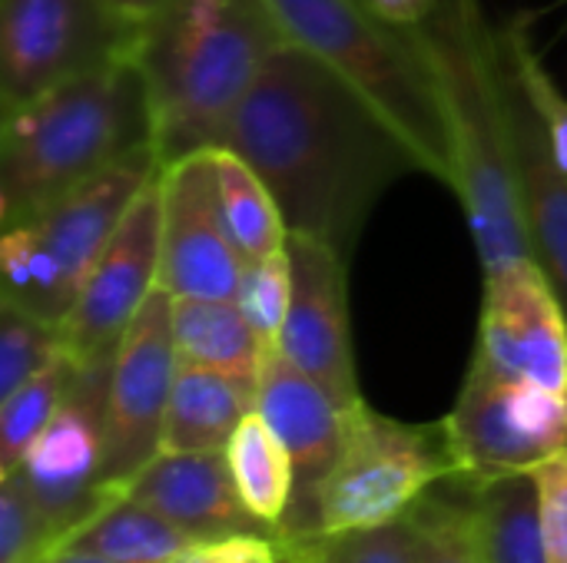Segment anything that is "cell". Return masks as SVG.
<instances>
[{"mask_svg": "<svg viewBox=\"0 0 567 563\" xmlns=\"http://www.w3.org/2000/svg\"><path fill=\"white\" fill-rule=\"evenodd\" d=\"M219 149L269 186L289 232L352 259L379 196L422 173L399 133L329 63L286 40L233 113Z\"/></svg>", "mask_w": 567, "mask_h": 563, "instance_id": "1", "label": "cell"}, {"mask_svg": "<svg viewBox=\"0 0 567 563\" xmlns=\"http://www.w3.org/2000/svg\"><path fill=\"white\" fill-rule=\"evenodd\" d=\"M412 30L435 76L452 146V189L465 209L482 272L535 259L515 176L498 33L482 0H435Z\"/></svg>", "mask_w": 567, "mask_h": 563, "instance_id": "2", "label": "cell"}, {"mask_svg": "<svg viewBox=\"0 0 567 563\" xmlns=\"http://www.w3.org/2000/svg\"><path fill=\"white\" fill-rule=\"evenodd\" d=\"M266 0H169L136 40L159 166L219 149L266 60L286 43Z\"/></svg>", "mask_w": 567, "mask_h": 563, "instance_id": "3", "label": "cell"}, {"mask_svg": "<svg viewBox=\"0 0 567 563\" xmlns=\"http://www.w3.org/2000/svg\"><path fill=\"white\" fill-rule=\"evenodd\" d=\"M153 146L150 86L133 53L86 70L3 113L0 219L20 226Z\"/></svg>", "mask_w": 567, "mask_h": 563, "instance_id": "4", "label": "cell"}, {"mask_svg": "<svg viewBox=\"0 0 567 563\" xmlns=\"http://www.w3.org/2000/svg\"><path fill=\"white\" fill-rule=\"evenodd\" d=\"M286 37L329 63L415 153L422 173L452 186V146L429 56L412 27L369 0H266Z\"/></svg>", "mask_w": 567, "mask_h": 563, "instance_id": "5", "label": "cell"}, {"mask_svg": "<svg viewBox=\"0 0 567 563\" xmlns=\"http://www.w3.org/2000/svg\"><path fill=\"white\" fill-rule=\"evenodd\" d=\"M159 169L156 149H140L70 196L56 199L33 219L3 229V299L63 329L100 252Z\"/></svg>", "mask_w": 567, "mask_h": 563, "instance_id": "6", "label": "cell"}, {"mask_svg": "<svg viewBox=\"0 0 567 563\" xmlns=\"http://www.w3.org/2000/svg\"><path fill=\"white\" fill-rule=\"evenodd\" d=\"M452 478L458 465L445 421L405 425L362 402L349 411L339 461L319 491V538L395 524Z\"/></svg>", "mask_w": 567, "mask_h": 563, "instance_id": "7", "label": "cell"}, {"mask_svg": "<svg viewBox=\"0 0 567 563\" xmlns=\"http://www.w3.org/2000/svg\"><path fill=\"white\" fill-rule=\"evenodd\" d=\"M140 30L110 0H0L3 113L133 53Z\"/></svg>", "mask_w": 567, "mask_h": 563, "instance_id": "8", "label": "cell"}, {"mask_svg": "<svg viewBox=\"0 0 567 563\" xmlns=\"http://www.w3.org/2000/svg\"><path fill=\"white\" fill-rule=\"evenodd\" d=\"M458 481L482 484L535 471L567 451V395L492 372L472 355L458 402L445 418Z\"/></svg>", "mask_w": 567, "mask_h": 563, "instance_id": "9", "label": "cell"}, {"mask_svg": "<svg viewBox=\"0 0 567 563\" xmlns=\"http://www.w3.org/2000/svg\"><path fill=\"white\" fill-rule=\"evenodd\" d=\"M173 302L176 299L156 285L116 345L100 468L103 491L126 494L130 481L159 455L169 392L179 365Z\"/></svg>", "mask_w": 567, "mask_h": 563, "instance_id": "10", "label": "cell"}, {"mask_svg": "<svg viewBox=\"0 0 567 563\" xmlns=\"http://www.w3.org/2000/svg\"><path fill=\"white\" fill-rule=\"evenodd\" d=\"M110 368L113 358L80 365L63 405L17 468L56 538V551L110 498H116L100 488Z\"/></svg>", "mask_w": 567, "mask_h": 563, "instance_id": "11", "label": "cell"}, {"mask_svg": "<svg viewBox=\"0 0 567 563\" xmlns=\"http://www.w3.org/2000/svg\"><path fill=\"white\" fill-rule=\"evenodd\" d=\"M159 289L173 299H236L246 259L236 249L216 179V159L193 153L159 169Z\"/></svg>", "mask_w": 567, "mask_h": 563, "instance_id": "12", "label": "cell"}, {"mask_svg": "<svg viewBox=\"0 0 567 563\" xmlns=\"http://www.w3.org/2000/svg\"><path fill=\"white\" fill-rule=\"evenodd\" d=\"M292 295L276 348L322 385L342 411L362 405L352 329H349V259L312 239L289 232L286 239Z\"/></svg>", "mask_w": 567, "mask_h": 563, "instance_id": "13", "label": "cell"}, {"mask_svg": "<svg viewBox=\"0 0 567 563\" xmlns=\"http://www.w3.org/2000/svg\"><path fill=\"white\" fill-rule=\"evenodd\" d=\"M159 219L163 186L156 173L100 252L63 322V345L80 365L113 358L123 332L153 295L159 282Z\"/></svg>", "mask_w": 567, "mask_h": 563, "instance_id": "14", "label": "cell"}, {"mask_svg": "<svg viewBox=\"0 0 567 563\" xmlns=\"http://www.w3.org/2000/svg\"><path fill=\"white\" fill-rule=\"evenodd\" d=\"M475 358L505 378L567 395V305L538 259L485 275Z\"/></svg>", "mask_w": 567, "mask_h": 563, "instance_id": "15", "label": "cell"}, {"mask_svg": "<svg viewBox=\"0 0 567 563\" xmlns=\"http://www.w3.org/2000/svg\"><path fill=\"white\" fill-rule=\"evenodd\" d=\"M256 411L276 431L296 471L292 508L279 534L286 541H316L319 491L339 461L349 411H342L332 402V395L322 385H316L302 368H296L276 345H269L259 372Z\"/></svg>", "mask_w": 567, "mask_h": 563, "instance_id": "16", "label": "cell"}, {"mask_svg": "<svg viewBox=\"0 0 567 563\" xmlns=\"http://www.w3.org/2000/svg\"><path fill=\"white\" fill-rule=\"evenodd\" d=\"M498 56H502L515 176H518V196H522L532 256L551 275L558 295L567 305V173L551 149V139L538 119V110L528 90L522 86L502 46H498Z\"/></svg>", "mask_w": 567, "mask_h": 563, "instance_id": "17", "label": "cell"}, {"mask_svg": "<svg viewBox=\"0 0 567 563\" xmlns=\"http://www.w3.org/2000/svg\"><path fill=\"white\" fill-rule=\"evenodd\" d=\"M126 494L186 531L196 544L243 531H269L243 504L226 465V451L156 455L130 481Z\"/></svg>", "mask_w": 567, "mask_h": 563, "instance_id": "18", "label": "cell"}, {"mask_svg": "<svg viewBox=\"0 0 567 563\" xmlns=\"http://www.w3.org/2000/svg\"><path fill=\"white\" fill-rule=\"evenodd\" d=\"M256 411V385L183 362L176 365L159 455L226 451L246 415Z\"/></svg>", "mask_w": 567, "mask_h": 563, "instance_id": "19", "label": "cell"}, {"mask_svg": "<svg viewBox=\"0 0 567 563\" xmlns=\"http://www.w3.org/2000/svg\"><path fill=\"white\" fill-rule=\"evenodd\" d=\"M478 563H551L542 531V498L532 471L482 484L462 481Z\"/></svg>", "mask_w": 567, "mask_h": 563, "instance_id": "20", "label": "cell"}, {"mask_svg": "<svg viewBox=\"0 0 567 563\" xmlns=\"http://www.w3.org/2000/svg\"><path fill=\"white\" fill-rule=\"evenodd\" d=\"M173 335L183 362L259 385L269 342L252 329L236 299H176Z\"/></svg>", "mask_w": 567, "mask_h": 563, "instance_id": "21", "label": "cell"}, {"mask_svg": "<svg viewBox=\"0 0 567 563\" xmlns=\"http://www.w3.org/2000/svg\"><path fill=\"white\" fill-rule=\"evenodd\" d=\"M196 541L130 494L110 498L63 548L110 563H176ZM60 548V551H63Z\"/></svg>", "mask_w": 567, "mask_h": 563, "instance_id": "22", "label": "cell"}, {"mask_svg": "<svg viewBox=\"0 0 567 563\" xmlns=\"http://www.w3.org/2000/svg\"><path fill=\"white\" fill-rule=\"evenodd\" d=\"M226 465L233 471L236 491L249 508V514L262 528L282 531V521L296 494V471L289 451L282 448L276 431L262 421L259 411L246 415L236 435L229 438Z\"/></svg>", "mask_w": 567, "mask_h": 563, "instance_id": "23", "label": "cell"}, {"mask_svg": "<svg viewBox=\"0 0 567 563\" xmlns=\"http://www.w3.org/2000/svg\"><path fill=\"white\" fill-rule=\"evenodd\" d=\"M213 159H216L223 216L243 259L259 262V259L282 252L289 229L262 176L233 149H213Z\"/></svg>", "mask_w": 567, "mask_h": 563, "instance_id": "24", "label": "cell"}, {"mask_svg": "<svg viewBox=\"0 0 567 563\" xmlns=\"http://www.w3.org/2000/svg\"><path fill=\"white\" fill-rule=\"evenodd\" d=\"M76 372L80 362L63 352L43 372L23 382L13 395L0 398V475H13L23 465L27 451L63 405Z\"/></svg>", "mask_w": 567, "mask_h": 563, "instance_id": "25", "label": "cell"}, {"mask_svg": "<svg viewBox=\"0 0 567 563\" xmlns=\"http://www.w3.org/2000/svg\"><path fill=\"white\" fill-rule=\"evenodd\" d=\"M498 33V46L508 56V63L515 66L522 86L528 90L538 119L551 139V149L561 163V169L567 173V96L561 93V86L555 83V76L548 73L535 40H532V17L528 13H515L512 20H505L502 27H495Z\"/></svg>", "mask_w": 567, "mask_h": 563, "instance_id": "26", "label": "cell"}, {"mask_svg": "<svg viewBox=\"0 0 567 563\" xmlns=\"http://www.w3.org/2000/svg\"><path fill=\"white\" fill-rule=\"evenodd\" d=\"M66 352L63 329L0 295V398Z\"/></svg>", "mask_w": 567, "mask_h": 563, "instance_id": "27", "label": "cell"}, {"mask_svg": "<svg viewBox=\"0 0 567 563\" xmlns=\"http://www.w3.org/2000/svg\"><path fill=\"white\" fill-rule=\"evenodd\" d=\"M405 518L415 531L419 563H478L472 541L468 491L458 501L432 488Z\"/></svg>", "mask_w": 567, "mask_h": 563, "instance_id": "28", "label": "cell"}, {"mask_svg": "<svg viewBox=\"0 0 567 563\" xmlns=\"http://www.w3.org/2000/svg\"><path fill=\"white\" fill-rule=\"evenodd\" d=\"M56 554V538L33 501L20 471L0 484V563H47Z\"/></svg>", "mask_w": 567, "mask_h": 563, "instance_id": "29", "label": "cell"}, {"mask_svg": "<svg viewBox=\"0 0 567 563\" xmlns=\"http://www.w3.org/2000/svg\"><path fill=\"white\" fill-rule=\"evenodd\" d=\"M289 295H292V272H289L286 249L269 256V259H259V262L246 265L236 302L246 312V319L252 322V329L269 345H276V338L282 332V322H286V312H289Z\"/></svg>", "mask_w": 567, "mask_h": 563, "instance_id": "30", "label": "cell"}, {"mask_svg": "<svg viewBox=\"0 0 567 563\" xmlns=\"http://www.w3.org/2000/svg\"><path fill=\"white\" fill-rule=\"evenodd\" d=\"M316 548L332 563H419L415 531H412L409 518L375 528V531L319 538Z\"/></svg>", "mask_w": 567, "mask_h": 563, "instance_id": "31", "label": "cell"}, {"mask_svg": "<svg viewBox=\"0 0 567 563\" xmlns=\"http://www.w3.org/2000/svg\"><path fill=\"white\" fill-rule=\"evenodd\" d=\"M538 498H542V531L548 561L567 563V451L542 461L535 471Z\"/></svg>", "mask_w": 567, "mask_h": 563, "instance_id": "32", "label": "cell"}, {"mask_svg": "<svg viewBox=\"0 0 567 563\" xmlns=\"http://www.w3.org/2000/svg\"><path fill=\"white\" fill-rule=\"evenodd\" d=\"M289 541L276 531H243L193 544L176 563H279Z\"/></svg>", "mask_w": 567, "mask_h": 563, "instance_id": "33", "label": "cell"}, {"mask_svg": "<svg viewBox=\"0 0 567 563\" xmlns=\"http://www.w3.org/2000/svg\"><path fill=\"white\" fill-rule=\"evenodd\" d=\"M369 3L379 17H385L399 27H415L435 7V0H369Z\"/></svg>", "mask_w": 567, "mask_h": 563, "instance_id": "34", "label": "cell"}, {"mask_svg": "<svg viewBox=\"0 0 567 563\" xmlns=\"http://www.w3.org/2000/svg\"><path fill=\"white\" fill-rule=\"evenodd\" d=\"M123 17L136 20V23H146L153 13H159L169 0H110Z\"/></svg>", "mask_w": 567, "mask_h": 563, "instance_id": "35", "label": "cell"}, {"mask_svg": "<svg viewBox=\"0 0 567 563\" xmlns=\"http://www.w3.org/2000/svg\"><path fill=\"white\" fill-rule=\"evenodd\" d=\"M47 563H110V561L93 557V554H83V551H70V548H63V551H56V554H53Z\"/></svg>", "mask_w": 567, "mask_h": 563, "instance_id": "36", "label": "cell"}, {"mask_svg": "<svg viewBox=\"0 0 567 563\" xmlns=\"http://www.w3.org/2000/svg\"><path fill=\"white\" fill-rule=\"evenodd\" d=\"M279 563H309V557H306V548L299 544V541H289V551H286V557Z\"/></svg>", "mask_w": 567, "mask_h": 563, "instance_id": "37", "label": "cell"}, {"mask_svg": "<svg viewBox=\"0 0 567 563\" xmlns=\"http://www.w3.org/2000/svg\"><path fill=\"white\" fill-rule=\"evenodd\" d=\"M316 541H319V538H316ZM316 541H299V544L306 548V557H309V563H332L329 557H322V554H319Z\"/></svg>", "mask_w": 567, "mask_h": 563, "instance_id": "38", "label": "cell"}]
</instances>
